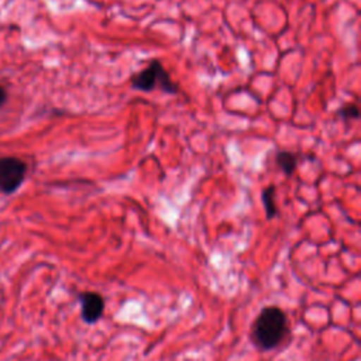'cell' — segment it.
Returning a JSON list of instances; mask_svg holds the SVG:
<instances>
[{
    "label": "cell",
    "instance_id": "6da1fadb",
    "mask_svg": "<svg viewBox=\"0 0 361 361\" xmlns=\"http://www.w3.org/2000/svg\"><path fill=\"white\" fill-rule=\"evenodd\" d=\"M289 331L286 313L278 306L264 307L251 327V341L261 351L279 347Z\"/></svg>",
    "mask_w": 361,
    "mask_h": 361
},
{
    "label": "cell",
    "instance_id": "7a4b0ae2",
    "mask_svg": "<svg viewBox=\"0 0 361 361\" xmlns=\"http://www.w3.org/2000/svg\"><path fill=\"white\" fill-rule=\"evenodd\" d=\"M131 86L140 92H152L155 89L169 94H176L179 92V86L172 80L169 72L157 59H152L145 68L131 76Z\"/></svg>",
    "mask_w": 361,
    "mask_h": 361
},
{
    "label": "cell",
    "instance_id": "3957f363",
    "mask_svg": "<svg viewBox=\"0 0 361 361\" xmlns=\"http://www.w3.org/2000/svg\"><path fill=\"white\" fill-rule=\"evenodd\" d=\"M27 164L17 157H1L0 158V192L13 193L16 192L25 179Z\"/></svg>",
    "mask_w": 361,
    "mask_h": 361
},
{
    "label": "cell",
    "instance_id": "277c9868",
    "mask_svg": "<svg viewBox=\"0 0 361 361\" xmlns=\"http://www.w3.org/2000/svg\"><path fill=\"white\" fill-rule=\"evenodd\" d=\"M80 317L87 324L96 323L104 312V299L97 292H82L79 295Z\"/></svg>",
    "mask_w": 361,
    "mask_h": 361
},
{
    "label": "cell",
    "instance_id": "5b68a950",
    "mask_svg": "<svg viewBox=\"0 0 361 361\" xmlns=\"http://www.w3.org/2000/svg\"><path fill=\"white\" fill-rule=\"evenodd\" d=\"M275 162L286 176H290L298 166V155L290 151H279L275 157Z\"/></svg>",
    "mask_w": 361,
    "mask_h": 361
},
{
    "label": "cell",
    "instance_id": "8992f818",
    "mask_svg": "<svg viewBox=\"0 0 361 361\" xmlns=\"http://www.w3.org/2000/svg\"><path fill=\"white\" fill-rule=\"evenodd\" d=\"M276 190L274 185L267 186L265 189H262L261 192V199H262V204L265 209V214L267 219H274L278 214V207H276Z\"/></svg>",
    "mask_w": 361,
    "mask_h": 361
},
{
    "label": "cell",
    "instance_id": "52a82bcc",
    "mask_svg": "<svg viewBox=\"0 0 361 361\" xmlns=\"http://www.w3.org/2000/svg\"><path fill=\"white\" fill-rule=\"evenodd\" d=\"M338 116H340L341 118H344V120H348V118H350V120H355V118H358V116H360V110H358L357 104H354V103L344 104V106L340 109Z\"/></svg>",
    "mask_w": 361,
    "mask_h": 361
},
{
    "label": "cell",
    "instance_id": "ba28073f",
    "mask_svg": "<svg viewBox=\"0 0 361 361\" xmlns=\"http://www.w3.org/2000/svg\"><path fill=\"white\" fill-rule=\"evenodd\" d=\"M4 102H6V90L0 86V107L4 104Z\"/></svg>",
    "mask_w": 361,
    "mask_h": 361
}]
</instances>
